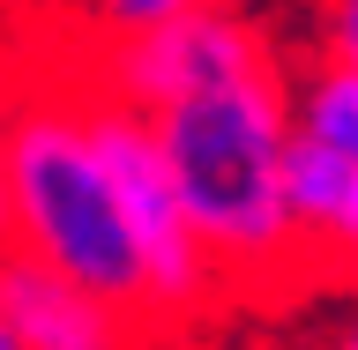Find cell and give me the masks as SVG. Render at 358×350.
Masks as SVG:
<instances>
[{"mask_svg":"<svg viewBox=\"0 0 358 350\" xmlns=\"http://www.w3.org/2000/svg\"><path fill=\"white\" fill-rule=\"evenodd\" d=\"M0 321L15 328L22 350H164L142 313L15 246L0 254Z\"/></svg>","mask_w":358,"mask_h":350,"instance_id":"3957f363","label":"cell"},{"mask_svg":"<svg viewBox=\"0 0 358 350\" xmlns=\"http://www.w3.org/2000/svg\"><path fill=\"white\" fill-rule=\"evenodd\" d=\"M52 8H60V0H0V38H22V30L52 22Z\"/></svg>","mask_w":358,"mask_h":350,"instance_id":"30bf717a","label":"cell"},{"mask_svg":"<svg viewBox=\"0 0 358 350\" xmlns=\"http://www.w3.org/2000/svg\"><path fill=\"white\" fill-rule=\"evenodd\" d=\"M299 350H358V284L329 291V306H321V313L306 321Z\"/></svg>","mask_w":358,"mask_h":350,"instance_id":"ba28073f","label":"cell"},{"mask_svg":"<svg viewBox=\"0 0 358 350\" xmlns=\"http://www.w3.org/2000/svg\"><path fill=\"white\" fill-rule=\"evenodd\" d=\"M284 60L224 75V82L187 89V97L150 112L157 150L172 164L179 201H187V217H194L231 306L239 298H306L291 201H284V172H291Z\"/></svg>","mask_w":358,"mask_h":350,"instance_id":"6da1fadb","label":"cell"},{"mask_svg":"<svg viewBox=\"0 0 358 350\" xmlns=\"http://www.w3.org/2000/svg\"><path fill=\"white\" fill-rule=\"evenodd\" d=\"M284 201H291V239H299L306 298H313V291L358 284V156L313 150V142L291 134Z\"/></svg>","mask_w":358,"mask_h":350,"instance_id":"277c9868","label":"cell"},{"mask_svg":"<svg viewBox=\"0 0 358 350\" xmlns=\"http://www.w3.org/2000/svg\"><path fill=\"white\" fill-rule=\"evenodd\" d=\"M284 97H291V134H299V142L358 156V67L291 45V60H284Z\"/></svg>","mask_w":358,"mask_h":350,"instance_id":"5b68a950","label":"cell"},{"mask_svg":"<svg viewBox=\"0 0 358 350\" xmlns=\"http://www.w3.org/2000/svg\"><path fill=\"white\" fill-rule=\"evenodd\" d=\"M0 350H22V343H15V328H8V321H0Z\"/></svg>","mask_w":358,"mask_h":350,"instance_id":"8fae6325","label":"cell"},{"mask_svg":"<svg viewBox=\"0 0 358 350\" xmlns=\"http://www.w3.org/2000/svg\"><path fill=\"white\" fill-rule=\"evenodd\" d=\"M83 52H90V75L120 105L157 112L187 89L224 82V75L276 67L291 52V38L254 0H217V8H187V15L150 22V30H127V38H83Z\"/></svg>","mask_w":358,"mask_h":350,"instance_id":"7a4b0ae2","label":"cell"},{"mask_svg":"<svg viewBox=\"0 0 358 350\" xmlns=\"http://www.w3.org/2000/svg\"><path fill=\"white\" fill-rule=\"evenodd\" d=\"M187 8H217V0H75V30L83 38H127V30H150L164 15H187Z\"/></svg>","mask_w":358,"mask_h":350,"instance_id":"52a82bcc","label":"cell"},{"mask_svg":"<svg viewBox=\"0 0 358 350\" xmlns=\"http://www.w3.org/2000/svg\"><path fill=\"white\" fill-rule=\"evenodd\" d=\"M15 75H22V60H15V38H0V254H8V119H15Z\"/></svg>","mask_w":358,"mask_h":350,"instance_id":"9c48e42d","label":"cell"},{"mask_svg":"<svg viewBox=\"0 0 358 350\" xmlns=\"http://www.w3.org/2000/svg\"><path fill=\"white\" fill-rule=\"evenodd\" d=\"M284 38L299 52H329V60L358 67V0H291Z\"/></svg>","mask_w":358,"mask_h":350,"instance_id":"8992f818","label":"cell"}]
</instances>
